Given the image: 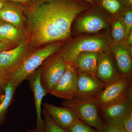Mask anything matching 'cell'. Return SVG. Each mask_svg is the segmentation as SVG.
I'll return each instance as SVG.
<instances>
[{
	"mask_svg": "<svg viewBox=\"0 0 132 132\" xmlns=\"http://www.w3.org/2000/svg\"><path fill=\"white\" fill-rule=\"evenodd\" d=\"M22 5L35 46L68 38L74 20L92 5L85 0H31Z\"/></svg>",
	"mask_w": 132,
	"mask_h": 132,
	"instance_id": "cell-1",
	"label": "cell"
},
{
	"mask_svg": "<svg viewBox=\"0 0 132 132\" xmlns=\"http://www.w3.org/2000/svg\"><path fill=\"white\" fill-rule=\"evenodd\" d=\"M59 44L49 45L24 57L9 72L5 81L11 80L16 87L42 64L48 57L58 51Z\"/></svg>",
	"mask_w": 132,
	"mask_h": 132,
	"instance_id": "cell-2",
	"label": "cell"
},
{
	"mask_svg": "<svg viewBox=\"0 0 132 132\" xmlns=\"http://www.w3.org/2000/svg\"><path fill=\"white\" fill-rule=\"evenodd\" d=\"M131 97V79L120 77L114 82L106 85L94 99L100 109Z\"/></svg>",
	"mask_w": 132,
	"mask_h": 132,
	"instance_id": "cell-3",
	"label": "cell"
},
{
	"mask_svg": "<svg viewBox=\"0 0 132 132\" xmlns=\"http://www.w3.org/2000/svg\"><path fill=\"white\" fill-rule=\"evenodd\" d=\"M64 106L71 109L80 120L95 128L99 132L102 131L104 124L99 115L98 108L94 98L66 100Z\"/></svg>",
	"mask_w": 132,
	"mask_h": 132,
	"instance_id": "cell-4",
	"label": "cell"
},
{
	"mask_svg": "<svg viewBox=\"0 0 132 132\" xmlns=\"http://www.w3.org/2000/svg\"><path fill=\"white\" fill-rule=\"evenodd\" d=\"M106 39L101 36H90L79 39L70 45L60 54L67 64H71L82 53H101L108 47Z\"/></svg>",
	"mask_w": 132,
	"mask_h": 132,
	"instance_id": "cell-5",
	"label": "cell"
},
{
	"mask_svg": "<svg viewBox=\"0 0 132 132\" xmlns=\"http://www.w3.org/2000/svg\"><path fill=\"white\" fill-rule=\"evenodd\" d=\"M67 64L60 54L52 59L41 70V83L47 94H50L64 75Z\"/></svg>",
	"mask_w": 132,
	"mask_h": 132,
	"instance_id": "cell-6",
	"label": "cell"
},
{
	"mask_svg": "<svg viewBox=\"0 0 132 132\" xmlns=\"http://www.w3.org/2000/svg\"><path fill=\"white\" fill-rule=\"evenodd\" d=\"M78 76L77 68L68 64L64 75L52 89L50 94L66 100L73 99L77 89Z\"/></svg>",
	"mask_w": 132,
	"mask_h": 132,
	"instance_id": "cell-7",
	"label": "cell"
},
{
	"mask_svg": "<svg viewBox=\"0 0 132 132\" xmlns=\"http://www.w3.org/2000/svg\"><path fill=\"white\" fill-rule=\"evenodd\" d=\"M78 72L77 89L74 98L82 100L94 98L106 86L97 78L79 69Z\"/></svg>",
	"mask_w": 132,
	"mask_h": 132,
	"instance_id": "cell-8",
	"label": "cell"
},
{
	"mask_svg": "<svg viewBox=\"0 0 132 132\" xmlns=\"http://www.w3.org/2000/svg\"><path fill=\"white\" fill-rule=\"evenodd\" d=\"M89 12L78 19L77 28L80 32L92 33L105 28L107 24L102 13L101 8L93 7Z\"/></svg>",
	"mask_w": 132,
	"mask_h": 132,
	"instance_id": "cell-9",
	"label": "cell"
},
{
	"mask_svg": "<svg viewBox=\"0 0 132 132\" xmlns=\"http://www.w3.org/2000/svg\"><path fill=\"white\" fill-rule=\"evenodd\" d=\"M101 53L98 56L96 77L102 82L107 85L118 80L120 76L111 55Z\"/></svg>",
	"mask_w": 132,
	"mask_h": 132,
	"instance_id": "cell-10",
	"label": "cell"
},
{
	"mask_svg": "<svg viewBox=\"0 0 132 132\" xmlns=\"http://www.w3.org/2000/svg\"><path fill=\"white\" fill-rule=\"evenodd\" d=\"M41 70L37 71L31 78L28 77L29 78L30 87L32 91L34 97L37 123L36 129L37 132H43L44 131L45 124L44 120L42 116V106L43 99L46 94H47L41 83Z\"/></svg>",
	"mask_w": 132,
	"mask_h": 132,
	"instance_id": "cell-11",
	"label": "cell"
},
{
	"mask_svg": "<svg viewBox=\"0 0 132 132\" xmlns=\"http://www.w3.org/2000/svg\"><path fill=\"white\" fill-rule=\"evenodd\" d=\"M25 49V44L21 43L13 49L0 52V71L3 73L2 78L5 81L8 73L24 58Z\"/></svg>",
	"mask_w": 132,
	"mask_h": 132,
	"instance_id": "cell-12",
	"label": "cell"
},
{
	"mask_svg": "<svg viewBox=\"0 0 132 132\" xmlns=\"http://www.w3.org/2000/svg\"><path fill=\"white\" fill-rule=\"evenodd\" d=\"M43 105L54 121L64 129H67L78 118L67 108L55 106L46 102L43 103Z\"/></svg>",
	"mask_w": 132,
	"mask_h": 132,
	"instance_id": "cell-13",
	"label": "cell"
},
{
	"mask_svg": "<svg viewBox=\"0 0 132 132\" xmlns=\"http://www.w3.org/2000/svg\"><path fill=\"white\" fill-rule=\"evenodd\" d=\"M113 52L118 72L120 77L131 79L132 62L130 51L122 44H117Z\"/></svg>",
	"mask_w": 132,
	"mask_h": 132,
	"instance_id": "cell-14",
	"label": "cell"
},
{
	"mask_svg": "<svg viewBox=\"0 0 132 132\" xmlns=\"http://www.w3.org/2000/svg\"><path fill=\"white\" fill-rule=\"evenodd\" d=\"M132 106V97L100 109L106 122L120 121Z\"/></svg>",
	"mask_w": 132,
	"mask_h": 132,
	"instance_id": "cell-15",
	"label": "cell"
},
{
	"mask_svg": "<svg viewBox=\"0 0 132 132\" xmlns=\"http://www.w3.org/2000/svg\"><path fill=\"white\" fill-rule=\"evenodd\" d=\"M99 53L97 52H86L79 55L71 65L77 69L96 77L97 61Z\"/></svg>",
	"mask_w": 132,
	"mask_h": 132,
	"instance_id": "cell-16",
	"label": "cell"
},
{
	"mask_svg": "<svg viewBox=\"0 0 132 132\" xmlns=\"http://www.w3.org/2000/svg\"><path fill=\"white\" fill-rule=\"evenodd\" d=\"M24 13L21 3L8 2L6 6L0 10V19L14 26L21 24Z\"/></svg>",
	"mask_w": 132,
	"mask_h": 132,
	"instance_id": "cell-17",
	"label": "cell"
},
{
	"mask_svg": "<svg viewBox=\"0 0 132 132\" xmlns=\"http://www.w3.org/2000/svg\"><path fill=\"white\" fill-rule=\"evenodd\" d=\"M96 2L103 10L114 15L124 14L126 10L121 0H96Z\"/></svg>",
	"mask_w": 132,
	"mask_h": 132,
	"instance_id": "cell-18",
	"label": "cell"
},
{
	"mask_svg": "<svg viewBox=\"0 0 132 132\" xmlns=\"http://www.w3.org/2000/svg\"><path fill=\"white\" fill-rule=\"evenodd\" d=\"M16 87L11 80L7 81L4 85L5 95L0 104V119L4 115L12 102Z\"/></svg>",
	"mask_w": 132,
	"mask_h": 132,
	"instance_id": "cell-19",
	"label": "cell"
},
{
	"mask_svg": "<svg viewBox=\"0 0 132 132\" xmlns=\"http://www.w3.org/2000/svg\"><path fill=\"white\" fill-rule=\"evenodd\" d=\"M19 30L12 24L3 23L0 26V41L16 40L20 36Z\"/></svg>",
	"mask_w": 132,
	"mask_h": 132,
	"instance_id": "cell-20",
	"label": "cell"
},
{
	"mask_svg": "<svg viewBox=\"0 0 132 132\" xmlns=\"http://www.w3.org/2000/svg\"><path fill=\"white\" fill-rule=\"evenodd\" d=\"M112 35L114 40L117 43L121 42L126 38L125 24L121 19H118L114 23Z\"/></svg>",
	"mask_w": 132,
	"mask_h": 132,
	"instance_id": "cell-21",
	"label": "cell"
},
{
	"mask_svg": "<svg viewBox=\"0 0 132 132\" xmlns=\"http://www.w3.org/2000/svg\"><path fill=\"white\" fill-rule=\"evenodd\" d=\"M43 113L45 124L43 132H68L66 129L57 125L44 108L43 111Z\"/></svg>",
	"mask_w": 132,
	"mask_h": 132,
	"instance_id": "cell-22",
	"label": "cell"
},
{
	"mask_svg": "<svg viewBox=\"0 0 132 132\" xmlns=\"http://www.w3.org/2000/svg\"><path fill=\"white\" fill-rule=\"evenodd\" d=\"M66 130L68 132H97L78 118Z\"/></svg>",
	"mask_w": 132,
	"mask_h": 132,
	"instance_id": "cell-23",
	"label": "cell"
},
{
	"mask_svg": "<svg viewBox=\"0 0 132 132\" xmlns=\"http://www.w3.org/2000/svg\"><path fill=\"white\" fill-rule=\"evenodd\" d=\"M119 121L125 132H132V106Z\"/></svg>",
	"mask_w": 132,
	"mask_h": 132,
	"instance_id": "cell-24",
	"label": "cell"
},
{
	"mask_svg": "<svg viewBox=\"0 0 132 132\" xmlns=\"http://www.w3.org/2000/svg\"><path fill=\"white\" fill-rule=\"evenodd\" d=\"M101 132H125L119 121L106 122Z\"/></svg>",
	"mask_w": 132,
	"mask_h": 132,
	"instance_id": "cell-25",
	"label": "cell"
},
{
	"mask_svg": "<svg viewBox=\"0 0 132 132\" xmlns=\"http://www.w3.org/2000/svg\"><path fill=\"white\" fill-rule=\"evenodd\" d=\"M124 24L126 31V38L128 34L131 31L132 28V11L131 9H126L124 13Z\"/></svg>",
	"mask_w": 132,
	"mask_h": 132,
	"instance_id": "cell-26",
	"label": "cell"
},
{
	"mask_svg": "<svg viewBox=\"0 0 132 132\" xmlns=\"http://www.w3.org/2000/svg\"><path fill=\"white\" fill-rule=\"evenodd\" d=\"M126 9H132V0H121Z\"/></svg>",
	"mask_w": 132,
	"mask_h": 132,
	"instance_id": "cell-27",
	"label": "cell"
},
{
	"mask_svg": "<svg viewBox=\"0 0 132 132\" xmlns=\"http://www.w3.org/2000/svg\"><path fill=\"white\" fill-rule=\"evenodd\" d=\"M132 31H131L128 35H127V42L128 45L131 46L132 44Z\"/></svg>",
	"mask_w": 132,
	"mask_h": 132,
	"instance_id": "cell-28",
	"label": "cell"
},
{
	"mask_svg": "<svg viewBox=\"0 0 132 132\" xmlns=\"http://www.w3.org/2000/svg\"><path fill=\"white\" fill-rule=\"evenodd\" d=\"M8 2H13L15 3H25L31 1V0H5Z\"/></svg>",
	"mask_w": 132,
	"mask_h": 132,
	"instance_id": "cell-29",
	"label": "cell"
},
{
	"mask_svg": "<svg viewBox=\"0 0 132 132\" xmlns=\"http://www.w3.org/2000/svg\"><path fill=\"white\" fill-rule=\"evenodd\" d=\"M7 47L6 43L5 42L0 41V52L4 51Z\"/></svg>",
	"mask_w": 132,
	"mask_h": 132,
	"instance_id": "cell-30",
	"label": "cell"
},
{
	"mask_svg": "<svg viewBox=\"0 0 132 132\" xmlns=\"http://www.w3.org/2000/svg\"><path fill=\"white\" fill-rule=\"evenodd\" d=\"M7 1L5 0H0V10L2 9L6 6Z\"/></svg>",
	"mask_w": 132,
	"mask_h": 132,
	"instance_id": "cell-31",
	"label": "cell"
},
{
	"mask_svg": "<svg viewBox=\"0 0 132 132\" xmlns=\"http://www.w3.org/2000/svg\"><path fill=\"white\" fill-rule=\"evenodd\" d=\"M5 82L4 80L1 78H0V89L2 87L3 85H5Z\"/></svg>",
	"mask_w": 132,
	"mask_h": 132,
	"instance_id": "cell-32",
	"label": "cell"
},
{
	"mask_svg": "<svg viewBox=\"0 0 132 132\" xmlns=\"http://www.w3.org/2000/svg\"><path fill=\"white\" fill-rule=\"evenodd\" d=\"M87 2L90 3L92 5H93L96 2V0H85Z\"/></svg>",
	"mask_w": 132,
	"mask_h": 132,
	"instance_id": "cell-33",
	"label": "cell"
},
{
	"mask_svg": "<svg viewBox=\"0 0 132 132\" xmlns=\"http://www.w3.org/2000/svg\"><path fill=\"white\" fill-rule=\"evenodd\" d=\"M27 132H37V131H36V129H35L33 130H29V131H28Z\"/></svg>",
	"mask_w": 132,
	"mask_h": 132,
	"instance_id": "cell-34",
	"label": "cell"
},
{
	"mask_svg": "<svg viewBox=\"0 0 132 132\" xmlns=\"http://www.w3.org/2000/svg\"><path fill=\"white\" fill-rule=\"evenodd\" d=\"M3 23V22L2 21V20L0 19V26H1V24H2Z\"/></svg>",
	"mask_w": 132,
	"mask_h": 132,
	"instance_id": "cell-35",
	"label": "cell"
},
{
	"mask_svg": "<svg viewBox=\"0 0 132 132\" xmlns=\"http://www.w3.org/2000/svg\"></svg>",
	"mask_w": 132,
	"mask_h": 132,
	"instance_id": "cell-36",
	"label": "cell"
}]
</instances>
